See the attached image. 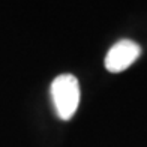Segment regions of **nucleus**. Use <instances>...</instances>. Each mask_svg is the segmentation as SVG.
<instances>
[{
    "label": "nucleus",
    "mask_w": 147,
    "mask_h": 147,
    "mask_svg": "<svg viewBox=\"0 0 147 147\" xmlns=\"http://www.w3.org/2000/svg\"><path fill=\"white\" fill-rule=\"evenodd\" d=\"M51 98L57 116L71 120L80 105V83L71 74H62L51 83Z\"/></svg>",
    "instance_id": "nucleus-1"
},
{
    "label": "nucleus",
    "mask_w": 147,
    "mask_h": 147,
    "mask_svg": "<svg viewBox=\"0 0 147 147\" xmlns=\"http://www.w3.org/2000/svg\"><path fill=\"white\" fill-rule=\"evenodd\" d=\"M141 54V47L131 39H122L108 50L105 56V69L111 74H119L135 62Z\"/></svg>",
    "instance_id": "nucleus-2"
}]
</instances>
